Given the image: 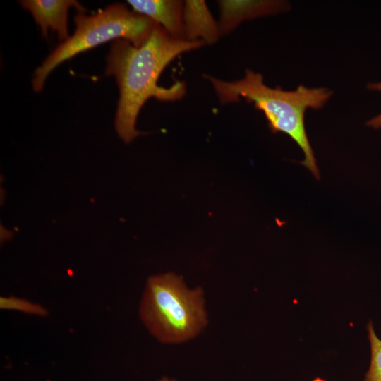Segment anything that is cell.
I'll return each mask as SVG.
<instances>
[{"mask_svg":"<svg viewBox=\"0 0 381 381\" xmlns=\"http://www.w3.org/2000/svg\"><path fill=\"white\" fill-rule=\"evenodd\" d=\"M370 345V363L364 381H381V339L374 330L372 322L367 325Z\"/></svg>","mask_w":381,"mask_h":381,"instance_id":"obj_9","label":"cell"},{"mask_svg":"<svg viewBox=\"0 0 381 381\" xmlns=\"http://www.w3.org/2000/svg\"><path fill=\"white\" fill-rule=\"evenodd\" d=\"M157 381H176L175 379H170V378H168V377H162L161 378L160 380H157Z\"/></svg>","mask_w":381,"mask_h":381,"instance_id":"obj_12","label":"cell"},{"mask_svg":"<svg viewBox=\"0 0 381 381\" xmlns=\"http://www.w3.org/2000/svg\"><path fill=\"white\" fill-rule=\"evenodd\" d=\"M74 22V33L56 46L35 70L32 82L35 92L43 90L49 75L62 62L110 40L123 39L139 47L157 25L148 17L119 3L109 5L92 15L78 13Z\"/></svg>","mask_w":381,"mask_h":381,"instance_id":"obj_4","label":"cell"},{"mask_svg":"<svg viewBox=\"0 0 381 381\" xmlns=\"http://www.w3.org/2000/svg\"><path fill=\"white\" fill-rule=\"evenodd\" d=\"M184 39L213 44L221 36L218 22L203 0H187L183 12Z\"/></svg>","mask_w":381,"mask_h":381,"instance_id":"obj_8","label":"cell"},{"mask_svg":"<svg viewBox=\"0 0 381 381\" xmlns=\"http://www.w3.org/2000/svg\"><path fill=\"white\" fill-rule=\"evenodd\" d=\"M0 306L1 309L18 310L38 316H44L47 314L46 309L42 306L16 297H1Z\"/></svg>","mask_w":381,"mask_h":381,"instance_id":"obj_10","label":"cell"},{"mask_svg":"<svg viewBox=\"0 0 381 381\" xmlns=\"http://www.w3.org/2000/svg\"><path fill=\"white\" fill-rule=\"evenodd\" d=\"M132 10L160 25L169 35L184 39L183 12L184 1L179 0H128Z\"/></svg>","mask_w":381,"mask_h":381,"instance_id":"obj_7","label":"cell"},{"mask_svg":"<svg viewBox=\"0 0 381 381\" xmlns=\"http://www.w3.org/2000/svg\"><path fill=\"white\" fill-rule=\"evenodd\" d=\"M312 381H326V380H325L324 379L320 378V377H316L314 380H313Z\"/></svg>","mask_w":381,"mask_h":381,"instance_id":"obj_13","label":"cell"},{"mask_svg":"<svg viewBox=\"0 0 381 381\" xmlns=\"http://www.w3.org/2000/svg\"><path fill=\"white\" fill-rule=\"evenodd\" d=\"M367 88L373 91H381V81L377 83H369ZM366 125L375 129L381 128V113L374 116L366 122Z\"/></svg>","mask_w":381,"mask_h":381,"instance_id":"obj_11","label":"cell"},{"mask_svg":"<svg viewBox=\"0 0 381 381\" xmlns=\"http://www.w3.org/2000/svg\"><path fill=\"white\" fill-rule=\"evenodd\" d=\"M200 287L190 289L174 273L150 277L140 306V318L158 340L176 344L198 335L207 318Z\"/></svg>","mask_w":381,"mask_h":381,"instance_id":"obj_3","label":"cell"},{"mask_svg":"<svg viewBox=\"0 0 381 381\" xmlns=\"http://www.w3.org/2000/svg\"><path fill=\"white\" fill-rule=\"evenodd\" d=\"M221 35H227L241 22L284 11L289 4L282 1H218Z\"/></svg>","mask_w":381,"mask_h":381,"instance_id":"obj_6","label":"cell"},{"mask_svg":"<svg viewBox=\"0 0 381 381\" xmlns=\"http://www.w3.org/2000/svg\"><path fill=\"white\" fill-rule=\"evenodd\" d=\"M205 78L212 85L222 104L235 102L244 98L262 111L272 133L288 135L303 151L304 159L300 162L315 177L320 172L315 155L305 127L307 109H321L332 95L326 87H308L299 85L294 91H286L280 87L265 85L260 73L247 69L243 78L225 81L211 75Z\"/></svg>","mask_w":381,"mask_h":381,"instance_id":"obj_2","label":"cell"},{"mask_svg":"<svg viewBox=\"0 0 381 381\" xmlns=\"http://www.w3.org/2000/svg\"><path fill=\"white\" fill-rule=\"evenodd\" d=\"M205 44L201 40L174 38L157 24L139 47L123 39L113 41L107 56L105 75L114 76L119 86V99L114 126L124 143L132 142L140 134L135 128V122L149 98L172 102L185 95V83L176 81L171 86L164 87L157 85V80L165 67L177 56Z\"/></svg>","mask_w":381,"mask_h":381,"instance_id":"obj_1","label":"cell"},{"mask_svg":"<svg viewBox=\"0 0 381 381\" xmlns=\"http://www.w3.org/2000/svg\"><path fill=\"white\" fill-rule=\"evenodd\" d=\"M20 4L31 13L44 37L47 36L48 30L51 29L63 42L69 37L67 24L69 8L73 6L78 13L87 11L74 0H23Z\"/></svg>","mask_w":381,"mask_h":381,"instance_id":"obj_5","label":"cell"}]
</instances>
